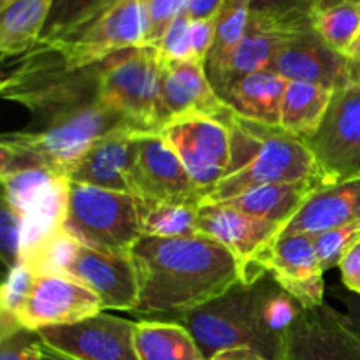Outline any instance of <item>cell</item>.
<instances>
[{"label": "cell", "mask_w": 360, "mask_h": 360, "mask_svg": "<svg viewBox=\"0 0 360 360\" xmlns=\"http://www.w3.org/2000/svg\"><path fill=\"white\" fill-rule=\"evenodd\" d=\"M139 280L134 313L174 320L243 283L236 257L214 239L143 236L130 252Z\"/></svg>", "instance_id": "cell-1"}, {"label": "cell", "mask_w": 360, "mask_h": 360, "mask_svg": "<svg viewBox=\"0 0 360 360\" xmlns=\"http://www.w3.org/2000/svg\"><path fill=\"white\" fill-rule=\"evenodd\" d=\"M122 129L132 127L98 97L79 102L41 118L37 130L6 134L0 143V167L41 164L69 176L95 141Z\"/></svg>", "instance_id": "cell-2"}, {"label": "cell", "mask_w": 360, "mask_h": 360, "mask_svg": "<svg viewBox=\"0 0 360 360\" xmlns=\"http://www.w3.org/2000/svg\"><path fill=\"white\" fill-rule=\"evenodd\" d=\"M98 101L141 134L167 123L162 105V65L150 46L125 49L98 63Z\"/></svg>", "instance_id": "cell-3"}, {"label": "cell", "mask_w": 360, "mask_h": 360, "mask_svg": "<svg viewBox=\"0 0 360 360\" xmlns=\"http://www.w3.org/2000/svg\"><path fill=\"white\" fill-rule=\"evenodd\" d=\"M172 322L188 329L206 360L231 348H252L267 360H280L281 345L264 330L255 283H238L225 294Z\"/></svg>", "instance_id": "cell-4"}, {"label": "cell", "mask_w": 360, "mask_h": 360, "mask_svg": "<svg viewBox=\"0 0 360 360\" xmlns=\"http://www.w3.org/2000/svg\"><path fill=\"white\" fill-rule=\"evenodd\" d=\"M65 231L86 248L109 255H130L143 238L139 199L70 181Z\"/></svg>", "instance_id": "cell-5"}, {"label": "cell", "mask_w": 360, "mask_h": 360, "mask_svg": "<svg viewBox=\"0 0 360 360\" xmlns=\"http://www.w3.org/2000/svg\"><path fill=\"white\" fill-rule=\"evenodd\" d=\"M259 125V123H257ZM260 146L243 167L221 179L200 197L202 204H220L257 186L299 183L313 179L327 185L313 151L304 139L290 136L281 127L259 125Z\"/></svg>", "instance_id": "cell-6"}, {"label": "cell", "mask_w": 360, "mask_h": 360, "mask_svg": "<svg viewBox=\"0 0 360 360\" xmlns=\"http://www.w3.org/2000/svg\"><path fill=\"white\" fill-rule=\"evenodd\" d=\"M143 0H111L95 16L48 46L69 70L97 65L115 53L144 46Z\"/></svg>", "instance_id": "cell-7"}, {"label": "cell", "mask_w": 360, "mask_h": 360, "mask_svg": "<svg viewBox=\"0 0 360 360\" xmlns=\"http://www.w3.org/2000/svg\"><path fill=\"white\" fill-rule=\"evenodd\" d=\"M231 120L225 122L213 116H185L171 120L160 130L200 190V197L234 171Z\"/></svg>", "instance_id": "cell-8"}, {"label": "cell", "mask_w": 360, "mask_h": 360, "mask_svg": "<svg viewBox=\"0 0 360 360\" xmlns=\"http://www.w3.org/2000/svg\"><path fill=\"white\" fill-rule=\"evenodd\" d=\"M283 231V225L250 217L227 204H202L197 217V232L224 245L236 257L246 285L267 276L264 260Z\"/></svg>", "instance_id": "cell-9"}, {"label": "cell", "mask_w": 360, "mask_h": 360, "mask_svg": "<svg viewBox=\"0 0 360 360\" xmlns=\"http://www.w3.org/2000/svg\"><path fill=\"white\" fill-rule=\"evenodd\" d=\"M306 143L327 185L360 171V86L336 88L319 130Z\"/></svg>", "instance_id": "cell-10"}, {"label": "cell", "mask_w": 360, "mask_h": 360, "mask_svg": "<svg viewBox=\"0 0 360 360\" xmlns=\"http://www.w3.org/2000/svg\"><path fill=\"white\" fill-rule=\"evenodd\" d=\"M134 333L136 322L108 313L37 330L46 347L74 360H139Z\"/></svg>", "instance_id": "cell-11"}, {"label": "cell", "mask_w": 360, "mask_h": 360, "mask_svg": "<svg viewBox=\"0 0 360 360\" xmlns=\"http://www.w3.org/2000/svg\"><path fill=\"white\" fill-rule=\"evenodd\" d=\"M280 360H360V330L327 302L302 309L285 334Z\"/></svg>", "instance_id": "cell-12"}, {"label": "cell", "mask_w": 360, "mask_h": 360, "mask_svg": "<svg viewBox=\"0 0 360 360\" xmlns=\"http://www.w3.org/2000/svg\"><path fill=\"white\" fill-rule=\"evenodd\" d=\"M104 311L102 302L86 285L69 274H39L18 315L23 329L41 330L67 326Z\"/></svg>", "instance_id": "cell-13"}, {"label": "cell", "mask_w": 360, "mask_h": 360, "mask_svg": "<svg viewBox=\"0 0 360 360\" xmlns=\"http://www.w3.org/2000/svg\"><path fill=\"white\" fill-rule=\"evenodd\" d=\"M264 271L290 294L302 309H315L326 302L323 269L313 236H281L267 253Z\"/></svg>", "instance_id": "cell-14"}, {"label": "cell", "mask_w": 360, "mask_h": 360, "mask_svg": "<svg viewBox=\"0 0 360 360\" xmlns=\"http://www.w3.org/2000/svg\"><path fill=\"white\" fill-rule=\"evenodd\" d=\"M134 197L141 200H199L200 190L190 178L171 144L158 134H143L132 174Z\"/></svg>", "instance_id": "cell-15"}, {"label": "cell", "mask_w": 360, "mask_h": 360, "mask_svg": "<svg viewBox=\"0 0 360 360\" xmlns=\"http://www.w3.org/2000/svg\"><path fill=\"white\" fill-rule=\"evenodd\" d=\"M65 274L86 285L104 309L132 311L139 301V280L130 255H109L79 245Z\"/></svg>", "instance_id": "cell-16"}, {"label": "cell", "mask_w": 360, "mask_h": 360, "mask_svg": "<svg viewBox=\"0 0 360 360\" xmlns=\"http://www.w3.org/2000/svg\"><path fill=\"white\" fill-rule=\"evenodd\" d=\"M141 136L132 129H122L95 141L69 171V181L134 195L132 174Z\"/></svg>", "instance_id": "cell-17"}, {"label": "cell", "mask_w": 360, "mask_h": 360, "mask_svg": "<svg viewBox=\"0 0 360 360\" xmlns=\"http://www.w3.org/2000/svg\"><path fill=\"white\" fill-rule=\"evenodd\" d=\"M160 65L162 105L167 123L185 116H213L225 122L231 120L234 112L211 86L202 62L183 60Z\"/></svg>", "instance_id": "cell-18"}, {"label": "cell", "mask_w": 360, "mask_h": 360, "mask_svg": "<svg viewBox=\"0 0 360 360\" xmlns=\"http://www.w3.org/2000/svg\"><path fill=\"white\" fill-rule=\"evenodd\" d=\"M271 70L287 81H306L330 90L347 84V56L326 44L313 27L281 46Z\"/></svg>", "instance_id": "cell-19"}, {"label": "cell", "mask_w": 360, "mask_h": 360, "mask_svg": "<svg viewBox=\"0 0 360 360\" xmlns=\"http://www.w3.org/2000/svg\"><path fill=\"white\" fill-rule=\"evenodd\" d=\"M354 221H360V171L319 186L288 221L281 236H316Z\"/></svg>", "instance_id": "cell-20"}, {"label": "cell", "mask_w": 360, "mask_h": 360, "mask_svg": "<svg viewBox=\"0 0 360 360\" xmlns=\"http://www.w3.org/2000/svg\"><path fill=\"white\" fill-rule=\"evenodd\" d=\"M288 81L273 70L239 77L221 95V101L239 118L266 127H280L281 102Z\"/></svg>", "instance_id": "cell-21"}, {"label": "cell", "mask_w": 360, "mask_h": 360, "mask_svg": "<svg viewBox=\"0 0 360 360\" xmlns=\"http://www.w3.org/2000/svg\"><path fill=\"white\" fill-rule=\"evenodd\" d=\"M319 186L323 185L313 179L299 183H273V185L257 186L220 204H227L250 217L287 227L288 221L299 213V210Z\"/></svg>", "instance_id": "cell-22"}, {"label": "cell", "mask_w": 360, "mask_h": 360, "mask_svg": "<svg viewBox=\"0 0 360 360\" xmlns=\"http://www.w3.org/2000/svg\"><path fill=\"white\" fill-rule=\"evenodd\" d=\"M53 0H4L0 6V51L4 58L37 48Z\"/></svg>", "instance_id": "cell-23"}, {"label": "cell", "mask_w": 360, "mask_h": 360, "mask_svg": "<svg viewBox=\"0 0 360 360\" xmlns=\"http://www.w3.org/2000/svg\"><path fill=\"white\" fill-rule=\"evenodd\" d=\"M250 25V0H225L224 7L214 18V42L207 55L204 69L207 79L218 95L225 90L229 63L241 44Z\"/></svg>", "instance_id": "cell-24"}, {"label": "cell", "mask_w": 360, "mask_h": 360, "mask_svg": "<svg viewBox=\"0 0 360 360\" xmlns=\"http://www.w3.org/2000/svg\"><path fill=\"white\" fill-rule=\"evenodd\" d=\"M134 340L139 360H206L188 329L172 320H137Z\"/></svg>", "instance_id": "cell-25"}, {"label": "cell", "mask_w": 360, "mask_h": 360, "mask_svg": "<svg viewBox=\"0 0 360 360\" xmlns=\"http://www.w3.org/2000/svg\"><path fill=\"white\" fill-rule=\"evenodd\" d=\"M292 35L295 34L281 30V28L273 27L269 23H264V21L257 20L250 14L248 30H246V35L243 37L241 44L238 46V49L232 55L231 63H229L225 90L239 77L262 72V70H271L278 51Z\"/></svg>", "instance_id": "cell-26"}, {"label": "cell", "mask_w": 360, "mask_h": 360, "mask_svg": "<svg viewBox=\"0 0 360 360\" xmlns=\"http://www.w3.org/2000/svg\"><path fill=\"white\" fill-rule=\"evenodd\" d=\"M336 90L306 81H288L281 102L280 127L290 136L308 141L319 130Z\"/></svg>", "instance_id": "cell-27"}, {"label": "cell", "mask_w": 360, "mask_h": 360, "mask_svg": "<svg viewBox=\"0 0 360 360\" xmlns=\"http://www.w3.org/2000/svg\"><path fill=\"white\" fill-rule=\"evenodd\" d=\"M143 236L190 238L197 232L199 200H141Z\"/></svg>", "instance_id": "cell-28"}, {"label": "cell", "mask_w": 360, "mask_h": 360, "mask_svg": "<svg viewBox=\"0 0 360 360\" xmlns=\"http://www.w3.org/2000/svg\"><path fill=\"white\" fill-rule=\"evenodd\" d=\"M313 30L334 51L347 56L360 34V2L343 0L319 7L313 14Z\"/></svg>", "instance_id": "cell-29"}, {"label": "cell", "mask_w": 360, "mask_h": 360, "mask_svg": "<svg viewBox=\"0 0 360 360\" xmlns=\"http://www.w3.org/2000/svg\"><path fill=\"white\" fill-rule=\"evenodd\" d=\"M111 0H53L37 48H48L90 20Z\"/></svg>", "instance_id": "cell-30"}, {"label": "cell", "mask_w": 360, "mask_h": 360, "mask_svg": "<svg viewBox=\"0 0 360 360\" xmlns=\"http://www.w3.org/2000/svg\"><path fill=\"white\" fill-rule=\"evenodd\" d=\"M316 0H250V14L257 20L299 34L313 27Z\"/></svg>", "instance_id": "cell-31"}, {"label": "cell", "mask_w": 360, "mask_h": 360, "mask_svg": "<svg viewBox=\"0 0 360 360\" xmlns=\"http://www.w3.org/2000/svg\"><path fill=\"white\" fill-rule=\"evenodd\" d=\"M34 281L35 273L23 260L7 269V276L0 292V338L23 329L18 322V315L30 294Z\"/></svg>", "instance_id": "cell-32"}, {"label": "cell", "mask_w": 360, "mask_h": 360, "mask_svg": "<svg viewBox=\"0 0 360 360\" xmlns=\"http://www.w3.org/2000/svg\"><path fill=\"white\" fill-rule=\"evenodd\" d=\"M313 239H315V248L319 253L320 264H322V269L326 273V271L340 266L341 259L347 255L348 250L360 241V221L329 229V231L313 236Z\"/></svg>", "instance_id": "cell-33"}, {"label": "cell", "mask_w": 360, "mask_h": 360, "mask_svg": "<svg viewBox=\"0 0 360 360\" xmlns=\"http://www.w3.org/2000/svg\"><path fill=\"white\" fill-rule=\"evenodd\" d=\"M190 0H143L146 16L144 46L157 48L176 18L188 9Z\"/></svg>", "instance_id": "cell-34"}, {"label": "cell", "mask_w": 360, "mask_h": 360, "mask_svg": "<svg viewBox=\"0 0 360 360\" xmlns=\"http://www.w3.org/2000/svg\"><path fill=\"white\" fill-rule=\"evenodd\" d=\"M190 25L192 18L188 16V9L183 11L174 23L165 32L164 39L157 46V55L160 63L183 62L192 58V39H190Z\"/></svg>", "instance_id": "cell-35"}, {"label": "cell", "mask_w": 360, "mask_h": 360, "mask_svg": "<svg viewBox=\"0 0 360 360\" xmlns=\"http://www.w3.org/2000/svg\"><path fill=\"white\" fill-rule=\"evenodd\" d=\"M23 250V217L2 199L0 217V255L6 269H11L21 260Z\"/></svg>", "instance_id": "cell-36"}, {"label": "cell", "mask_w": 360, "mask_h": 360, "mask_svg": "<svg viewBox=\"0 0 360 360\" xmlns=\"http://www.w3.org/2000/svg\"><path fill=\"white\" fill-rule=\"evenodd\" d=\"M42 341L35 330L20 329L0 338V360H42Z\"/></svg>", "instance_id": "cell-37"}, {"label": "cell", "mask_w": 360, "mask_h": 360, "mask_svg": "<svg viewBox=\"0 0 360 360\" xmlns=\"http://www.w3.org/2000/svg\"><path fill=\"white\" fill-rule=\"evenodd\" d=\"M190 39H192V58L206 63L214 42V20H192Z\"/></svg>", "instance_id": "cell-38"}, {"label": "cell", "mask_w": 360, "mask_h": 360, "mask_svg": "<svg viewBox=\"0 0 360 360\" xmlns=\"http://www.w3.org/2000/svg\"><path fill=\"white\" fill-rule=\"evenodd\" d=\"M341 281L352 294L360 295V241L355 243L340 262Z\"/></svg>", "instance_id": "cell-39"}, {"label": "cell", "mask_w": 360, "mask_h": 360, "mask_svg": "<svg viewBox=\"0 0 360 360\" xmlns=\"http://www.w3.org/2000/svg\"><path fill=\"white\" fill-rule=\"evenodd\" d=\"M225 0H190L188 16L192 20H214Z\"/></svg>", "instance_id": "cell-40"}, {"label": "cell", "mask_w": 360, "mask_h": 360, "mask_svg": "<svg viewBox=\"0 0 360 360\" xmlns=\"http://www.w3.org/2000/svg\"><path fill=\"white\" fill-rule=\"evenodd\" d=\"M334 295L338 301L343 304V313L350 319V322L360 330V295L352 294L350 290H341V288H334Z\"/></svg>", "instance_id": "cell-41"}, {"label": "cell", "mask_w": 360, "mask_h": 360, "mask_svg": "<svg viewBox=\"0 0 360 360\" xmlns=\"http://www.w3.org/2000/svg\"><path fill=\"white\" fill-rule=\"evenodd\" d=\"M347 84L360 86V34L347 55Z\"/></svg>", "instance_id": "cell-42"}, {"label": "cell", "mask_w": 360, "mask_h": 360, "mask_svg": "<svg viewBox=\"0 0 360 360\" xmlns=\"http://www.w3.org/2000/svg\"><path fill=\"white\" fill-rule=\"evenodd\" d=\"M210 360H267L262 354L252 348H231V350L218 352Z\"/></svg>", "instance_id": "cell-43"}, {"label": "cell", "mask_w": 360, "mask_h": 360, "mask_svg": "<svg viewBox=\"0 0 360 360\" xmlns=\"http://www.w3.org/2000/svg\"><path fill=\"white\" fill-rule=\"evenodd\" d=\"M41 359L42 360H74L70 357H65V355L58 354V352L51 350V348L46 347L44 343H42V348H41Z\"/></svg>", "instance_id": "cell-44"}, {"label": "cell", "mask_w": 360, "mask_h": 360, "mask_svg": "<svg viewBox=\"0 0 360 360\" xmlns=\"http://www.w3.org/2000/svg\"><path fill=\"white\" fill-rule=\"evenodd\" d=\"M336 2H343V0H316V9H319V7L329 6V4H336ZM355 2H360V0H355Z\"/></svg>", "instance_id": "cell-45"}, {"label": "cell", "mask_w": 360, "mask_h": 360, "mask_svg": "<svg viewBox=\"0 0 360 360\" xmlns=\"http://www.w3.org/2000/svg\"><path fill=\"white\" fill-rule=\"evenodd\" d=\"M0 2H4V0H0Z\"/></svg>", "instance_id": "cell-46"}]
</instances>
